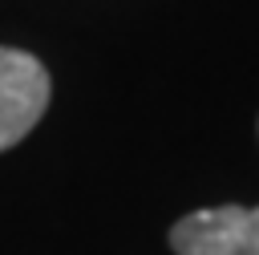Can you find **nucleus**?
Masks as SVG:
<instances>
[{
    "label": "nucleus",
    "instance_id": "obj_1",
    "mask_svg": "<svg viewBox=\"0 0 259 255\" xmlns=\"http://www.w3.org/2000/svg\"><path fill=\"white\" fill-rule=\"evenodd\" d=\"M174 255H259V206H210L170 227Z\"/></svg>",
    "mask_w": 259,
    "mask_h": 255
},
{
    "label": "nucleus",
    "instance_id": "obj_2",
    "mask_svg": "<svg viewBox=\"0 0 259 255\" xmlns=\"http://www.w3.org/2000/svg\"><path fill=\"white\" fill-rule=\"evenodd\" d=\"M53 81L32 53L0 49V150L16 146L49 109Z\"/></svg>",
    "mask_w": 259,
    "mask_h": 255
}]
</instances>
